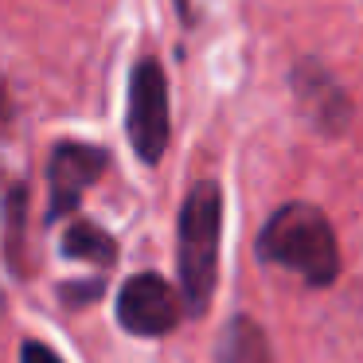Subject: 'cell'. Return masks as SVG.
I'll list each match as a JSON object with an SVG mask.
<instances>
[{
    "mask_svg": "<svg viewBox=\"0 0 363 363\" xmlns=\"http://www.w3.org/2000/svg\"><path fill=\"white\" fill-rule=\"evenodd\" d=\"M258 258L305 277L308 285H332L340 274V246L332 223L313 203H285L258 235Z\"/></svg>",
    "mask_w": 363,
    "mask_h": 363,
    "instance_id": "obj_1",
    "label": "cell"
},
{
    "mask_svg": "<svg viewBox=\"0 0 363 363\" xmlns=\"http://www.w3.org/2000/svg\"><path fill=\"white\" fill-rule=\"evenodd\" d=\"M219 230H223V196L219 184L203 180L188 191L180 207V289L188 313L203 316L219 277Z\"/></svg>",
    "mask_w": 363,
    "mask_h": 363,
    "instance_id": "obj_2",
    "label": "cell"
},
{
    "mask_svg": "<svg viewBox=\"0 0 363 363\" xmlns=\"http://www.w3.org/2000/svg\"><path fill=\"white\" fill-rule=\"evenodd\" d=\"M129 145L145 164H157L168 149V79L157 59H141L129 74Z\"/></svg>",
    "mask_w": 363,
    "mask_h": 363,
    "instance_id": "obj_3",
    "label": "cell"
},
{
    "mask_svg": "<svg viewBox=\"0 0 363 363\" xmlns=\"http://www.w3.org/2000/svg\"><path fill=\"white\" fill-rule=\"evenodd\" d=\"M118 320L133 336H168L180 324V297L157 274H137L118 293Z\"/></svg>",
    "mask_w": 363,
    "mask_h": 363,
    "instance_id": "obj_4",
    "label": "cell"
},
{
    "mask_svg": "<svg viewBox=\"0 0 363 363\" xmlns=\"http://www.w3.org/2000/svg\"><path fill=\"white\" fill-rule=\"evenodd\" d=\"M110 157L98 145H82V141H63L51 149L48 160V188H51V203H48V219H63L79 207L82 191L106 172Z\"/></svg>",
    "mask_w": 363,
    "mask_h": 363,
    "instance_id": "obj_5",
    "label": "cell"
},
{
    "mask_svg": "<svg viewBox=\"0 0 363 363\" xmlns=\"http://www.w3.org/2000/svg\"><path fill=\"white\" fill-rule=\"evenodd\" d=\"M219 363H269V340L250 316H235L219 340Z\"/></svg>",
    "mask_w": 363,
    "mask_h": 363,
    "instance_id": "obj_6",
    "label": "cell"
},
{
    "mask_svg": "<svg viewBox=\"0 0 363 363\" xmlns=\"http://www.w3.org/2000/svg\"><path fill=\"white\" fill-rule=\"evenodd\" d=\"M63 254L74 262H90V266H113L118 262V242L94 223H71L63 235Z\"/></svg>",
    "mask_w": 363,
    "mask_h": 363,
    "instance_id": "obj_7",
    "label": "cell"
},
{
    "mask_svg": "<svg viewBox=\"0 0 363 363\" xmlns=\"http://www.w3.org/2000/svg\"><path fill=\"white\" fill-rule=\"evenodd\" d=\"M20 363H63V359H59L48 344H40V340H24V347H20Z\"/></svg>",
    "mask_w": 363,
    "mask_h": 363,
    "instance_id": "obj_8",
    "label": "cell"
},
{
    "mask_svg": "<svg viewBox=\"0 0 363 363\" xmlns=\"http://www.w3.org/2000/svg\"><path fill=\"white\" fill-rule=\"evenodd\" d=\"M0 129H9V94H4V79H0Z\"/></svg>",
    "mask_w": 363,
    "mask_h": 363,
    "instance_id": "obj_9",
    "label": "cell"
}]
</instances>
